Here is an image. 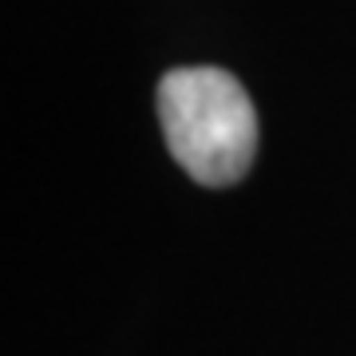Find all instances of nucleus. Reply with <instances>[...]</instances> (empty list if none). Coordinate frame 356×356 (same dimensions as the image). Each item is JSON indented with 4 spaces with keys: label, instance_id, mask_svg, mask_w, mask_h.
<instances>
[{
    "label": "nucleus",
    "instance_id": "nucleus-1",
    "mask_svg": "<svg viewBox=\"0 0 356 356\" xmlns=\"http://www.w3.org/2000/svg\"><path fill=\"white\" fill-rule=\"evenodd\" d=\"M159 123L175 163L202 186H229L257 154V115L226 67H175L159 83Z\"/></svg>",
    "mask_w": 356,
    "mask_h": 356
}]
</instances>
